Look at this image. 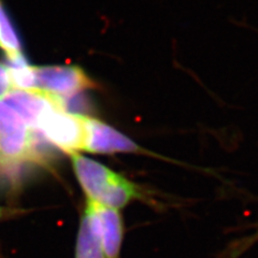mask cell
Masks as SVG:
<instances>
[{"label": "cell", "instance_id": "obj_1", "mask_svg": "<svg viewBox=\"0 0 258 258\" xmlns=\"http://www.w3.org/2000/svg\"><path fill=\"white\" fill-rule=\"evenodd\" d=\"M69 155L78 181L88 200L119 210L139 197L138 186L126 177L78 152Z\"/></svg>", "mask_w": 258, "mask_h": 258}, {"label": "cell", "instance_id": "obj_2", "mask_svg": "<svg viewBox=\"0 0 258 258\" xmlns=\"http://www.w3.org/2000/svg\"><path fill=\"white\" fill-rule=\"evenodd\" d=\"M36 131L68 154L83 151L84 115L54 107L40 119Z\"/></svg>", "mask_w": 258, "mask_h": 258}, {"label": "cell", "instance_id": "obj_3", "mask_svg": "<svg viewBox=\"0 0 258 258\" xmlns=\"http://www.w3.org/2000/svg\"><path fill=\"white\" fill-rule=\"evenodd\" d=\"M36 90L59 98H69L94 84L78 67H34Z\"/></svg>", "mask_w": 258, "mask_h": 258}, {"label": "cell", "instance_id": "obj_4", "mask_svg": "<svg viewBox=\"0 0 258 258\" xmlns=\"http://www.w3.org/2000/svg\"><path fill=\"white\" fill-rule=\"evenodd\" d=\"M83 151L90 153H147L127 136L98 119L84 115Z\"/></svg>", "mask_w": 258, "mask_h": 258}, {"label": "cell", "instance_id": "obj_5", "mask_svg": "<svg viewBox=\"0 0 258 258\" xmlns=\"http://www.w3.org/2000/svg\"><path fill=\"white\" fill-rule=\"evenodd\" d=\"M85 214L98 233L107 258H118L123 241V221L118 210L101 206L87 199Z\"/></svg>", "mask_w": 258, "mask_h": 258}, {"label": "cell", "instance_id": "obj_6", "mask_svg": "<svg viewBox=\"0 0 258 258\" xmlns=\"http://www.w3.org/2000/svg\"><path fill=\"white\" fill-rule=\"evenodd\" d=\"M0 99L9 104L32 131L37 129L40 119L48 110L54 107L61 108L59 98L40 90L13 88Z\"/></svg>", "mask_w": 258, "mask_h": 258}, {"label": "cell", "instance_id": "obj_7", "mask_svg": "<svg viewBox=\"0 0 258 258\" xmlns=\"http://www.w3.org/2000/svg\"><path fill=\"white\" fill-rule=\"evenodd\" d=\"M76 258H107L90 217L84 214L77 241Z\"/></svg>", "mask_w": 258, "mask_h": 258}, {"label": "cell", "instance_id": "obj_8", "mask_svg": "<svg viewBox=\"0 0 258 258\" xmlns=\"http://www.w3.org/2000/svg\"><path fill=\"white\" fill-rule=\"evenodd\" d=\"M0 47L8 56L18 55L21 52V43L9 18L0 3Z\"/></svg>", "mask_w": 258, "mask_h": 258}, {"label": "cell", "instance_id": "obj_9", "mask_svg": "<svg viewBox=\"0 0 258 258\" xmlns=\"http://www.w3.org/2000/svg\"><path fill=\"white\" fill-rule=\"evenodd\" d=\"M30 129L8 103L0 99V139Z\"/></svg>", "mask_w": 258, "mask_h": 258}, {"label": "cell", "instance_id": "obj_10", "mask_svg": "<svg viewBox=\"0 0 258 258\" xmlns=\"http://www.w3.org/2000/svg\"><path fill=\"white\" fill-rule=\"evenodd\" d=\"M11 90H13V88L10 82L8 68L4 66L3 63H0V98Z\"/></svg>", "mask_w": 258, "mask_h": 258}, {"label": "cell", "instance_id": "obj_11", "mask_svg": "<svg viewBox=\"0 0 258 258\" xmlns=\"http://www.w3.org/2000/svg\"><path fill=\"white\" fill-rule=\"evenodd\" d=\"M3 216H4V209L0 208V219H2Z\"/></svg>", "mask_w": 258, "mask_h": 258}]
</instances>
